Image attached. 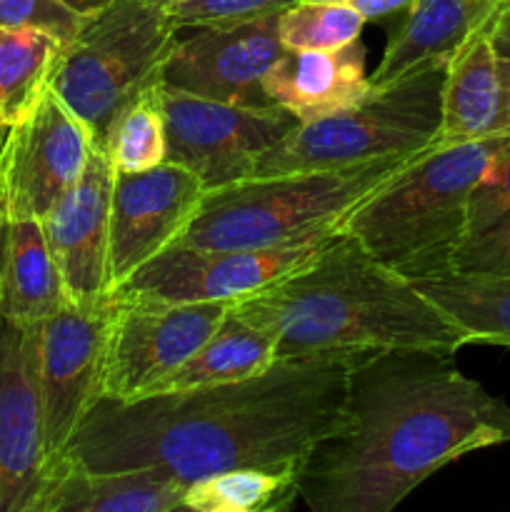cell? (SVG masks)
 <instances>
[{
  "mask_svg": "<svg viewBox=\"0 0 510 512\" xmlns=\"http://www.w3.org/2000/svg\"><path fill=\"white\" fill-rule=\"evenodd\" d=\"M365 355L278 358L255 378L210 388L103 398L70 438L63 468L148 470L193 485L240 468L298 470L343 423L348 380Z\"/></svg>",
  "mask_w": 510,
  "mask_h": 512,
  "instance_id": "1",
  "label": "cell"
},
{
  "mask_svg": "<svg viewBox=\"0 0 510 512\" xmlns=\"http://www.w3.org/2000/svg\"><path fill=\"white\" fill-rule=\"evenodd\" d=\"M510 443V405L455 355L373 353L348 380L343 423L295 473L305 512H393L455 460Z\"/></svg>",
  "mask_w": 510,
  "mask_h": 512,
  "instance_id": "2",
  "label": "cell"
},
{
  "mask_svg": "<svg viewBox=\"0 0 510 512\" xmlns=\"http://www.w3.org/2000/svg\"><path fill=\"white\" fill-rule=\"evenodd\" d=\"M278 338V358L428 350L455 355L465 335L413 280L340 230L313 260L235 303Z\"/></svg>",
  "mask_w": 510,
  "mask_h": 512,
  "instance_id": "3",
  "label": "cell"
},
{
  "mask_svg": "<svg viewBox=\"0 0 510 512\" xmlns=\"http://www.w3.org/2000/svg\"><path fill=\"white\" fill-rule=\"evenodd\" d=\"M508 143L510 135H498L418 155L355 205L340 230L405 280L453 273L468 240L473 193Z\"/></svg>",
  "mask_w": 510,
  "mask_h": 512,
  "instance_id": "4",
  "label": "cell"
},
{
  "mask_svg": "<svg viewBox=\"0 0 510 512\" xmlns=\"http://www.w3.org/2000/svg\"><path fill=\"white\" fill-rule=\"evenodd\" d=\"M415 158L418 155H390L348 168L258 175L208 190L193 223L175 245L200 250L270 248L338 228L355 205Z\"/></svg>",
  "mask_w": 510,
  "mask_h": 512,
  "instance_id": "5",
  "label": "cell"
},
{
  "mask_svg": "<svg viewBox=\"0 0 510 512\" xmlns=\"http://www.w3.org/2000/svg\"><path fill=\"white\" fill-rule=\"evenodd\" d=\"M445 65L448 60H428L390 83L373 85L360 103L340 113L300 123L260 158L253 178L348 168L438 148Z\"/></svg>",
  "mask_w": 510,
  "mask_h": 512,
  "instance_id": "6",
  "label": "cell"
},
{
  "mask_svg": "<svg viewBox=\"0 0 510 512\" xmlns=\"http://www.w3.org/2000/svg\"><path fill=\"white\" fill-rule=\"evenodd\" d=\"M180 28L158 0H118L88 15L63 45L50 90L103 150L115 115L158 83Z\"/></svg>",
  "mask_w": 510,
  "mask_h": 512,
  "instance_id": "7",
  "label": "cell"
},
{
  "mask_svg": "<svg viewBox=\"0 0 510 512\" xmlns=\"http://www.w3.org/2000/svg\"><path fill=\"white\" fill-rule=\"evenodd\" d=\"M338 233L340 225L270 248L200 250L173 245L110 295L160 303H238L303 268Z\"/></svg>",
  "mask_w": 510,
  "mask_h": 512,
  "instance_id": "8",
  "label": "cell"
},
{
  "mask_svg": "<svg viewBox=\"0 0 510 512\" xmlns=\"http://www.w3.org/2000/svg\"><path fill=\"white\" fill-rule=\"evenodd\" d=\"M168 163L190 170L205 190L253 178L255 165L300 120L280 105H238L195 98L163 85Z\"/></svg>",
  "mask_w": 510,
  "mask_h": 512,
  "instance_id": "9",
  "label": "cell"
},
{
  "mask_svg": "<svg viewBox=\"0 0 510 512\" xmlns=\"http://www.w3.org/2000/svg\"><path fill=\"white\" fill-rule=\"evenodd\" d=\"M233 303H160L113 295L103 398L153 395L215 333Z\"/></svg>",
  "mask_w": 510,
  "mask_h": 512,
  "instance_id": "10",
  "label": "cell"
},
{
  "mask_svg": "<svg viewBox=\"0 0 510 512\" xmlns=\"http://www.w3.org/2000/svg\"><path fill=\"white\" fill-rule=\"evenodd\" d=\"M113 295L98 305H73L38 328V390L45 448L58 470L70 438L85 415L103 400L105 348Z\"/></svg>",
  "mask_w": 510,
  "mask_h": 512,
  "instance_id": "11",
  "label": "cell"
},
{
  "mask_svg": "<svg viewBox=\"0 0 510 512\" xmlns=\"http://www.w3.org/2000/svg\"><path fill=\"white\" fill-rule=\"evenodd\" d=\"M38 328L0 320V512H40L63 473L45 448Z\"/></svg>",
  "mask_w": 510,
  "mask_h": 512,
  "instance_id": "12",
  "label": "cell"
},
{
  "mask_svg": "<svg viewBox=\"0 0 510 512\" xmlns=\"http://www.w3.org/2000/svg\"><path fill=\"white\" fill-rule=\"evenodd\" d=\"M98 148L53 90L20 123L0 153V203L8 220H40L83 175Z\"/></svg>",
  "mask_w": 510,
  "mask_h": 512,
  "instance_id": "13",
  "label": "cell"
},
{
  "mask_svg": "<svg viewBox=\"0 0 510 512\" xmlns=\"http://www.w3.org/2000/svg\"><path fill=\"white\" fill-rule=\"evenodd\" d=\"M205 193V185L190 170L168 160L143 173H113L110 293L178 243Z\"/></svg>",
  "mask_w": 510,
  "mask_h": 512,
  "instance_id": "14",
  "label": "cell"
},
{
  "mask_svg": "<svg viewBox=\"0 0 510 512\" xmlns=\"http://www.w3.org/2000/svg\"><path fill=\"white\" fill-rule=\"evenodd\" d=\"M278 15L193 28V35L175 40L160 83L178 93L218 103L270 105L263 93V78L285 55Z\"/></svg>",
  "mask_w": 510,
  "mask_h": 512,
  "instance_id": "15",
  "label": "cell"
},
{
  "mask_svg": "<svg viewBox=\"0 0 510 512\" xmlns=\"http://www.w3.org/2000/svg\"><path fill=\"white\" fill-rule=\"evenodd\" d=\"M110 193L113 168L108 155L95 148L78 183L43 220L68 303L83 308L110 298Z\"/></svg>",
  "mask_w": 510,
  "mask_h": 512,
  "instance_id": "16",
  "label": "cell"
},
{
  "mask_svg": "<svg viewBox=\"0 0 510 512\" xmlns=\"http://www.w3.org/2000/svg\"><path fill=\"white\" fill-rule=\"evenodd\" d=\"M373 83L360 40L340 50H285L263 78V93L300 123L328 118L360 103Z\"/></svg>",
  "mask_w": 510,
  "mask_h": 512,
  "instance_id": "17",
  "label": "cell"
},
{
  "mask_svg": "<svg viewBox=\"0 0 510 512\" xmlns=\"http://www.w3.org/2000/svg\"><path fill=\"white\" fill-rule=\"evenodd\" d=\"M493 23L470 35L448 58L440 100L438 145H460L503 135L505 90Z\"/></svg>",
  "mask_w": 510,
  "mask_h": 512,
  "instance_id": "18",
  "label": "cell"
},
{
  "mask_svg": "<svg viewBox=\"0 0 510 512\" xmlns=\"http://www.w3.org/2000/svg\"><path fill=\"white\" fill-rule=\"evenodd\" d=\"M508 3L510 0H415L405 10L398 30L390 35L370 83L385 85L428 60H448L470 35L493 23Z\"/></svg>",
  "mask_w": 510,
  "mask_h": 512,
  "instance_id": "19",
  "label": "cell"
},
{
  "mask_svg": "<svg viewBox=\"0 0 510 512\" xmlns=\"http://www.w3.org/2000/svg\"><path fill=\"white\" fill-rule=\"evenodd\" d=\"M68 305L58 263L40 220H8L0 320L38 328Z\"/></svg>",
  "mask_w": 510,
  "mask_h": 512,
  "instance_id": "20",
  "label": "cell"
},
{
  "mask_svg": "<svg viewBox=\"0 0 510 512\" xmlns=\"http://www.w3.org/2000/svg\"><path fill=\"white\" fill-rule=\"evenodd\" d=\"M275 360H278V338L273 330L245 315L233 303L203 348L155 393L240 383L265 373Z\"/></svg>",
  "mask_w": 510,
  "mask_h": 512,
  "instance_id": "21",
  "label": "cell"
},
{
  "mask_svg": "<svg viewBox=\"0 0 510 512\" xmlns=\"http://www.w3.org/2000/svg\"><path fill=\"white\" fill-rule=\"evenodd\" d=\"M183 495L185 485L148 470L88 473L65 465L40 512H163Z\"/></svg>",
  "mask_w": 510,
  "mask_h": 512,
  "instance_id": "22",
  "label": "cell"
},
{
  "mask_svg": "<svg viewBox=\"0 0 510 512\" xmlns=\"http://www.w3.org/2000/svg\"><path fill=\"white\" fill-rule=\"evenodd\" d=\"M415 285L463 330L468 345L510 348V275L453 270Z\"/></svg>",
  "mask_w": 510,
  "mask_h": 512,
  "instance_id": "23",
  "label": "cell"
},
{
  "mask_svg": "<svg viewBox=\"0 0 510 512\" xmlns=\"http://www.w3.org/2000/svg\"><path fill=\"white\" fill-rule=\"evenodd\" d=\"M63 43L30 28H0V115L20 123L45 98Z\"/></svg>",
  "mask_w": 510,
  "mask_h": 512,
  "instance_id": "24",
  "label": "cell"
},
{
  "mask_svg": "<svg viewBox=\"0 0 510 512\" xmlns=\"http://www.w3.org/2000/svg\"><path fill=\"white\" fill-rule=\"evenodd\" d=\"M103 153L108 155L113 173H143L168 160L165 135L163 83H150L115 115L105 138Z\"/></svg>",
  "mask_w": 510,
  "mask_h": 512,
  "instance_id": "25",
  "label": "cell"
},
{
  "mask_svg": "<svg viewBox=\"0 0 510 512\" xmlns=\"http://www.w3.org/2000/svg\"><path fill=\"white\" fill-rule=\"evenodd\" d=\"M298 470L240 468L210 475L185 488L183 500L200 512L225 508L238 512H285L298 500Z\"/></svg>",
  "mask_w": 510,
  "mask_h": 512,
  "instance_id": "26",
  "label": "cell"
},
{
  "mask_svg": "<svg viewBox=\"0 0 510 512\" xmlns=\"http://www.w3.org/2000/svg\"><path fill=\"white\" fill-rule=\"evenodd\" d=\"M365 18L353 8L320 0H298L278 15L285 50H340L360 40Z\"/></svg>",
  "mask_w": 510,
  "mask_h": 512,
  "instance_id": "27",
  "label": "cell"
},
{
  "mask_svg": "<svg viewBox=\"0 0 510 512\" xmlns=\"http://www.w3.org/2000/svg\"><path fill=\"white\" fill-rule=\"evenodd\" d=\"M180 30L235 25L283 13L298 0H158Z\"/></svg>",
  "mask_w": 510,
  "mask_h": 512,
  "instance_id": "28",
  "label": "cell"
},
{
  "mask_svg": "<svg viewBox=\"0 0 510 512\" xmlns=\"http://www.w3.org/2000/svg\"><path fill=\"white\" fill-rule=\"evenodd\" d=\"M83 23V15L70 10L63 0H0V28L40 30L68 45Z\"/></svg>",
  "mask_w": 510,
  "mask_h": 512,
  "instance_id": "29",
  "label": "cell"
},
{
  "mask_svg": "<svg viewBox=\"0 0 510 512\" xmlns=\"http://www.w3.org/2000/svg\"><path fill=\"white\" fill-rule=\"evenodd\" d=\"M510 220V143L495 158L483 183L473 193L468 215V240L498 228ZM465 240V243H468Z\"/></svg>",
  "mask_w": 510,
  "mask_h": 512,
  "instance_id": "30",
  "label": "cell"
},
{
  "mask_svg": "<svg viewBox=\"0 0 510 512\" xmlns=\"http://www.w3.org/2000/svg\"><path fill=\"white\" fill-rule=\"evenodd\" d=\"M455 270H475V273H505L510 275V220L468 240L458 255Z\"/></svg>",
  "mask_w": 510,
  "mask_h": 512,
  "instance_id": "31",
  "label": "cell"
},
{
  "mask_svg": "<svg viewBox=\"0 0 510 512\" xmlns=\"http://www.w3.org/2000/svg\"><path fill=\"white\" fill-rule=\"evenodd\" d=\"M493 45L498 50V63H500V75H503V90H505V123H503V135H510V18H505L503 10H500L498 18L493 20Z\"/></svg>",
  "mask_w": 510,
  "mask_h": 512,
  "instance_id": "32",
  "label": "cell"
},
{
  "mask_svg": "<svg viewBox=\"0 0 510 512\" xmlns=\"http://www.w3.org/2000/svg\"><path fill=\"white\" fill-rule=\"evenodd\" d=\"M320 3H338L345 5V8H353L368 23V20H383L395 13H403L415 0H320Z\"/></svg>",
  "mask_w": 510,
  "mask_h": 512,
  "instance_id": "33",
  "label": "cell"
},
{
  "mask_svg": "<svg viewBox=\"0 0 510 512\" xmlns=\"http://www.w3.org/2000/svg\"><path fill=\"white\" fill-rule=\"evenodd\" d=\"M63 3L68 5L70 10H75L78 15H83V18H88V15L100 13V10H105L108 5L118 3V0H63Z\"/></svg>",
  "mask_w": 510,
  "mask_h": 512,
  "instance_id": "34",
  "label": "cell"
},
{
  "mask_svg": "<svg viewBox=\"0 0 510 512\" xmlns=\"http://www.w3.org/2000/svg\"><path fill=\"white\" fill-rule=\"evenodd\" d=\"M5 235H8V215L0 203V293H3V260H5Z\"/></svg>",
  "mask_w": 510,
  "mask_h": 512,
  "instance_id": "35",
  "label": "cell"
},
{
  "mask_svg": "<svg viewBox=\"0 0 510 512\" xmlns=\"http://www.w3.org/2000/svg\"><path fill=\"white\" fill-rule=\"evenodd\" d=\"M163 512H200L198 508H193L190 503H185V500H180V503L170 505V508H165Z\"/></svg>",
  "mask_w": 510,
  "mask_h": 512,
  "instance_id": "36",
  "label": "cell"
},
{
  "mask_svg": "<svg viewBox=\"0 0 510 512\" xmlns=\"http://www.w3.org/2000/svg\"><path fill=\"white\" fill-rule=\"evenodd\" d=\"M8 133H10V125L5 123L3 115H0V153H3V145H5V138H8Z\"/></svg>",
  "mask_w": 510,
  "mask_h": 512,
  "instance_id": "37",
  "label": "cell"
},
{
  "mask_svg": "<svg viewBox=\"0 0 510 512\" xmlns=\"http://www.w3.org/2000/svg\"><path fill=\"white\" fill-rule=\"evenodd\" d=\"M205 512H238V510H225V508H215V510H205Z\"/></svg>",
  "mask_w": 510,
  "mask_h": 512,
  "instance_id": "38",
  "label": "cell"
},
{
  "mask_svg": "<svg viewBox=\"0 0 510 512\" xmlns=\"http://www.w3.org/2000/svg\"><path fill=\"white\" fill-rule=\"evenodd\" d=\"M503 15H505V18H510V3L503 8Z\"/></svg>",
  "mask_w": 510,
  "mask_h": 512,
  "instance_id": "39",
  "label": "cell"
}]
</instances>
